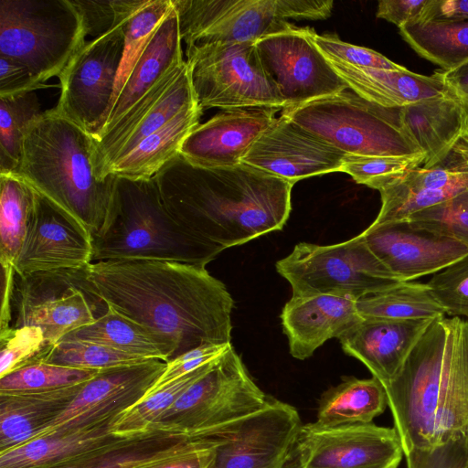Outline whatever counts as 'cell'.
<instances>
[{
	"mask_svg": "<svg viewBox=\"0 0 468 468\" xmlns=\"http://www.w3.org/2000/svg\"><path fill=\"white\" fill-rule=\"evenodd\" d=\"M94 292L126 317L176 344V357L203 346L231 342L233 299L205 267L149 260L90 263Z\"/></svg>",
	"mask_w": 468,
	"mask_h": 468,
	"instance_id": "6da1fadb",
	"label": "cell"
},
{
	"mask_svg": "<svg viewBox=\"0 0 468 468\" xmlns=\"http://www.w3.org/2000/svg\"><path fill=\"white\" fill-rule=\"evenodd\" d=\"M154 179L169 213L211 261L226 249L281 230L292 208V184L244 163L206 169L178 154Z\"/></svg>",
	"mask_w": 468,
	"mask_h": 468,
	"instance_id": "7a4b0ae2",
	"label": "cell"
},
{
	"mask_svg": "<svg viewBox=\"0 0 468 468\" xmlns=\"http://www.w3.org/2000/svg\"><path fill=\"white\" fill-rule=\"evenodd\" d=\"M384 388L404 454L450 441L468 447V321L433 319Z\"/></svg>",
	"mask_w": 468,
	"mask_h": 468,
	"instance_id": "3957f363",
	"label": "cell"
},
{
	"mask_svg": "<svg viewBox=\"0 0 468 468\" xmlns=\"http://www.w3.org/2000/svg\"><path fill=\"white\" fill-rule=\"evenodd\" d=\"M92 148V136L54 107L27 128L15 174L94 236L105 224L116 176H96Z\"/></svg>",
	"mask_w": 468,
	"mask_h": 468,
	"instance_id": "277c9868",
	"label": "cell"
},
{
	"mask_svg": "<svg viewBox=\"0 0 468 468\" xmlns=\"http://www.w3.org/2000/svg\"><path fill=\"white\" fill-rule=\"evenodd\" d=\"M92 261L149 260L206 267L202 245L165 207L153 178H115L108 216L92 236Z\"/></svg>",
	"mask_w": 468,
	"mask_h": 468,
	"instance_id": "5b68a950",
	"label": "cell"
},
{
	"mask_svg": "<svg viewBox=\"0 0 468 468\" xmlns=\"http://www.w3.org/2000/svg\"><path fill=\"white\" fill-rule=\"evenodd\" d=\"M282 114L345 154H423L402 128L399 109L370 102L350 89L285 108Z\"/></svg>",
	"mask_w": 468,
	"mask_h": 468,
	"instance_id": "8992f818",
	"label": "cell"
},
{
	"mask_svg": "<svg viewBox=\"0 0 468 468\" xmlns=\"http://www.w3.org/2000/svg\"><path fill=\"white\" fill-rule=\"evenodd\" d=\"M71 0H0V56L25 65L45 86L86 41Z\"/></svg>",
	"mask_w": 468,
	"mask_h": 468,
	"instance_id": "52a82bcc",
	"label": "cell"
},
{
	"mask_svg": "<svg viewBox=\"0 0 468 468\" xmlns=\"http://www.w3.org/2000/svg\"><path fill=\"white\" fill-rule=\"evenodd\" d=\"M182 41L189 48L210 43L255 42L290 29L293 20H324L331 0H173Z\"/></svg>",
	"mask_w": 468,
	"mask_h": 468,
	"instance_id": "ba28073f",
	"label": "cell"
},
{
	"mask_svg": "<svg viewBox=\"0 0 468 468\" xmlns=\"http://www.w3.org/2000/svg\"><path fill=\"white\" fill-rule=\"evenodd\" d=\"M292 296L329 294L357 301L402 281L372 252L361 233L344 242H301L275 264Z\"/></svg>",
	"mask_w": 468,
	"mask_h": 468,
	"instance_id": "9c48e42d",
	"label": "cell"
},
{
	"mask_svg": "<svg viewBox=\"0 0 468 468\" xmlns=\"http://www.w3.org/2000/svg\"><path fill=\"white\" fill-rule=\"evenodd\" d=\"M268 400L230 345L151 429L189 436L208 435L257 412Z\"/></svg>",
	"mask_w": 468,
	"mask_h": 468,
	"instance_id": "30bf717a",
	"label": "cell"
},
{
	"mask_svg": "<svg viewBox=\"0 0 468 468\" xmlns=\"http://www.w3.org/2000/svg\"><path fill=\"white\" fill-rule=\"evenodd\" d=\"M191 83L205 108L278 109L286 107L274 80L265 70L255 42L210 43L186 48Z\"/></svg>",
	"mask_w": 468,
	"mask_h": 468,
	"instance_id": "8fae6325",
	"label": "cell"
},
{
	"mask_svg": "<svg viewBox=\"0 0 468 468\" xmlns=\"http://www.w3.org/2000/svg\"><path fill=\"white\" fill-rule=\"evenodd\" d=\"M12 326H36L53 346L69 333L92 324L107 311L94 292L87 268L16 273Z\"/></svg>",
	"mask_w": 468,
	"mask_h": 468,
	"instance_id": "7c38bea8",
	"label": "cell"
},
{
	"mask_svg": "<svg viewBox=\"0 0 468 468\" xmlns=\"http://www.w3.org/2000/svg\"><path fill=\"white\" fill-rule=\"evenodd\" d=\"M127 23L86 40L58 77L56 110L92 137L101 131L112 99Z\"/></svg>",
	"mask_w": 468,
	"mask_h": 468,
	"instance_id": "4fadbf2b",
	"label": "cell"
},
{
	"mask_svg": "<svg viewBox=\"0 0 468 468\" xmlns=\"http://www.w3.org/2000/svg\"><path fill=\"white\" fill-rule=\"evenodd\" d=\"M403 455L394 427L313 422L302 425L284 468H398Z\"/></svg>",
	"mask_w": 468,
	"mask_h": 468,
	"instance_id": "5bb4252c",
	"label": "cell"
},
{
	"mask_svg": "<svg viewBox=\"0 0 468 468\" xmlns=\"http://www.w3.org/2000/svg\"><path fill=\"white\" fill-rule=\"evenodd\" d=\"M302 425L295 408L269 399L257 412L217 430L210 468H284Z\"/></svg>",
	"mask_w": 468,
	"mask_h": 468,
	"instance_id": "9a60e30c",
	"label": "cell"
},
{
	"mask_svg": "<svg viewBox=\"0 0 468 468\" xmlns=\"http://www.w3.org/2000/svg\"><path fill=\"white\" fill-rule=\"evenodd\" d=\"M314 33V28L294 25L255 41L261 63L279 87L285 108L349 89L315 46Z\"/></svg>",
	"mask_w": 468,
	"mask_h": 468,
	"instance_id": "2e32d148",
	"label": "cell"
},
{
	"mask_svg": "<svg viewBox=\"0 0 468 468\" xmlns=\"http://www.w3.org/2000/svg\"><path fill=\"white\" fill-rule=\"evenodd\" d=\"M198 104L185 60L168 71L108 132L93 138L96 176H109L111 165L186 108Z\"/></svg>",
	"mask_w": 468,
	"mask_h": 468,
	"instance_id": "e0dca14e",
	"label": "cell"
},
{
	"mask_svg": "<svg viewBox=\"0 0 468 468\" xmlns=\"http://www.w3.org/2000/svg\"><path fill=\"white\" fill-rule=\"evenodd\" d=\"M92 254L90 232L37 192L26 239L15 264L16 273L84 269L92 263Z\"/></svg>",
	"mask_w": 468,
	"mask_h": 468,
	"instance_id": "ac0fdd59",
	"label": "cell"
},
{
	"mask_svg": "<svg viewBox=\"0 0 468 468\" xmlns=\"http://www.w3.org/2000/svg\"><path fill=\"white\" fill-rule=\"evenodd\" d=\"M345 154L281 114L259 137L242 163L292 185L340 171Z\"/></svg>",
	"mask_w": 468,
	"mask_h": 468,
	"instance_id": "d6986e66",
	"label": "cell"
},
{
	"mask_svg": "<svg viewBox=\"0 0 468 468\" xmlns=\"http://www.w3.org/2000/svg\"><path fill=\"white\" fill-rule=\"evenodd\" d=\"M165 366V362L154 359L100 370L84 383L66 410L40 436L85 428L118 416L144 397Z\"/></svg>",
	"mask_w": 468,
	"mask_h": 468,
	"instance_id": "ffe728a7",
	"label": "cell"
},
{
	"mask_svg": "<svg viewBox=\"0 0 468 468\" xmlns=\"http://www.w3.org/2000/svg\"><path fill=\"white\" fill-rule=\"evenodd\" d=\"M372 252L402 282L434 274L468 254V247L408 221L369 226L361 232Z\"/></svg>",
	"mask_w": 468,
	"mask_h": 468,
	"instance_id": "44dd1931",
	"label": "cell"
},
{
	"mask_svg": "<svg viewBox=\"0 0 468 468\" xmlns=\"http://www.w3.org/2000/svg\"><path fill=\"white\" fill-rule=\"evenodd\" d=\"M278 109L225 110L186 138L179 154L189 164L206 169L226 168L242 163L259 137L276 120Z\"/></svg>",
	"mask_w": 468,
	"mask_h": 468,
	"instance_id": "7402d4cb",
	"label": "cell"
},
{
	"mask_svg": "<svg viewBox=\"0 0 468 468\" xmlns=\"http://www.w3.org/2000/svg\"><path fill=\"white\" fill-rule=\"evenodd\" d=\"M433 319H362L340 338L345 353L360 360L383 386L390 382Z\"/></svg>",
	"mask_w": 468,
	"mask_h": 468,
	"instance_id": "603a6c76",
	"label": "cell"
},
{
	"mask_svg": "<svg viewBox=\"0 0 468 468\" xmlns=\"http://www.w3.org/2000/svg\"><path fill=\"white\" fill-rule=\"evenodd\" d=\"M356 302L329 294L292 296L281 314L290 354L303 360L327 340L339 339L363 319Z\"/></svg>",
	"mask_w": 468,
	"mask_h": 468,
	"instance_id": "cb8c5ba5",
	"label": "cell"
},
{
	"mask_svg": "<svg viewBox=\"0 0 468 468\" xmlns=\"http://www.w3.org/2000/svg\"><path fill=\"white\" fill-rule=\"evenodd\" d=\"M399 120L426 155L423 168L444 161L468 130V114L451 91L400 108Z\"/></svg>",
	"mask_w": 468,
	"mask_h": 468,
	"instance_id": "d4e9b609",
	"label": "cell"
},
{
	"mask_svg": "<svg viewBox=\"0 0 468 468\" xmlns=\"http://www.w3.org/2000/svg\"><path fill=\"white\" fill-rule=\"evenodd\" d=\"M327 60L350 90L367 101L385 108L400 109L450 92L443 71L426 76L407 69L390 70L355 68Z\"/></svg>",
	"mask_w": 468,
	"mask_h": 468,
	"instance_id": "484cf974",
	"label": "cell"
},
{
	"mask_svg": "<svg viewBox=\"0 0 468 468\" xmlns=\"http://www.w3.org/2000/svg\"><path fill=\"white\" fill-rule=\"evenodd\" d=\"M182 38L174 9L159 25L130 72L110 109L102 128L93 138L108 132L168 71L182 64Z\"/></svg>",
	"mask_w": 468,
	"mask_h": 468,
	"instance_id": "4316f807",
	"label": "cell"
},
{
	"mask_svg": "<svg viewBox=\"0 0 468 468\" xmlns=\"http://www.w3.org/2000/svg\"><path fill=\"white\" fill-rule=\"evenodd\" d=\"M207 437L151 429L136 435L122 436L71 459L39 468H138L193 448Z\"/></svg>",
	"mask_w": 468,
	"mask_h": 468,
	"instance_id": "83f0119b",
	"label": "cell"
},
{
	"mask_svg": "<svg viewBox=\"0 0 468 468\" xmlns=\"http://www.w3.org/2000/svg\"><path fill=\"white\" fill-rule=\"evenodd\" d=\"M84 383L44 392L0 394V453L40 436Z\"/></svg>",
	"mask_w": 468,
	"mask_h": 468,
	"instance_id": "f1b7e54d",
	"label": "cell"
},
{
	"mask_svg": "<svg viewBox=\"0 0 468 468\" xmlns=\"http://www.w3.org/2000/svg\"><path fill=\"white\" fill-rule=\"evenodd\" d=\"M118 416L93 425L44 434L0 453V468H39L54 465L122 436L112 433Z\"/></svg>",
	"mask_w": 468,
	"mask_h": 468,
	"instance_id": "f546056e",
	"label": "cell"
},
{
	"mask_svg": "<svg viewBox=\"0 0 468 468\" xmlns=\"http://www.w3.org/2000/svg\"><path fill=\"white\" fill-rule=\"evenodd\" d=\"M64 338L89 341L165 363L176 357L177 349L171 337L126 317L109 305L107 311L92 324L69 333Z\"/></svg>",
	"mask_w": 468,
	"mask_h": 468,
	"instance_id": "4dcf8cb0",
	"label": "cell"
},
{
	"mask_svg": "<svg viewBox=\"0 0 468 468\" xmlns=\"http://www.w3.org/2000/svg\"><path fill=\"white\" fill-rule=\"evenodd\" d=\"M202 112L199 104L178 112L128 154L115 161L109 169V176L133 180L153 178L179 154L184 141L199 124Z\"/></svg>",
	"mask_w": 468,
	"mask_h": 468,
	"instance_id": "1f68e13d",
	"label": "cell"
},
{
	"mask_svg": "<svg viewBox=\"0 0 468 468\" xmlns=\"http://www.w3.org/2000/svg\"><path fill=\"white\" fill-rule=\"evenodd\" d=\"M387 406V393L378 378L350 377L323 394L314 423L323 428L371 423Z\"/></svg>",
	"mask_w": 468,
	"mask_h": 468,
	"instance_id": "d6a6232c",
	"label": "cell"
},
{
	"mask_svg": "<svg viewBox=\"0 0 468 468\" xmlns=\"http://www.w3.org/2000/svg\"><path fill=\"white\" fill-rule=\"evenodd\" d=\"M402 38L420 57L443 71L468 61V18H432L399 28Z\"/></svg>",
	"mask_w": 468,
	"mask_h": 468,
	"instance_id": "836d02e7",
	"label": "cell"
},
{
	"mask_svg": "<svg viewBox=\"0 0 468 468\" xmlns=\"http://www.w3.org/2000/svg\"><path fill=\"white\" fill-rule=\"evenodd\" d=\"M356 306L364 319H435L445 314L427 284L410 282L364 296Z\"/></svg>",
	"mask_w": 468,
	"mask_h": 468,
	"instance_id": "e575fe53",
	"label": "cell"
},
{
	"mask_svg": "<svg viewBox=\"0 0 468 468\" xmlns=\"http://www.w3.org/2000/svg\"><path fill=\"white\" fill-rule=\"evenodd\" d=\"M36 190L16 174H0V262L15 267L26 239Z\"/></svg>",
	"mask_w": 468,
	"mask_h": 468,
	"instance_id": "d590c367",
	"label": "cell"
},
{
	"mask_svg": "<svg viewBox=\"0 0 468 468\" xmlns=\"http://www.w3.org/2000/svg\"><path fill=\"white\" fill-rule=\"evenodd\" d=\"M42 113L35 91L0 97V174H15L29 123Z\"/></svg>",
	"mask_w": 468,
	"mask_h": 468,
	"instance_id": "8d00e7d4",
	"label": "cell"
},
{
	"mask_svg": "<svg viewBox=\"0 0 468 468\" xmlns=\"http://www.w3.org/2000/svg\"><path fill=\"white\" fill-rule=\"evenodd\" d=\"M217 358L169 383L153 394L144 397L120 413L112 425V433L119 436H132L151 430L156 420L172 406L191 384L209 369Z\"/></svg>",
	"mask_w": 468,
	"mask_h": 468,
	"instance_id": "74e56055",
	"label": "cell"
},
{
	"mask_svg": "<svg viewBox=\"0 0 468 468\" xmlns=\"http://www.w3.org/2000/svg\"><path fill=\"white\" fill-rule=\"evenodd\" d=\"M99 371L36 362L0 378V394L56 390L87 382Z\"/></svg>",
	"mask_w": 468,
	"mask_h": 468,
	"instance_id": "f35d334b",
	"label": "cell"
},
{
	"mask_svg": "<svg viewBox=\"0 0 468 468\" xmlns=\"http://www.w3.org/2000/svg\"><path fill=\"white\" fill-rule=\"evenodd\" d=\"M173 9V0H150L128 21L125 26L122 58L109 111L154 33Z\"/></svg>",
	"mask_w": 468,
	"mask_h": 468,
	"instance_id": "ab89813d",
	"label": "cell"
},
{
	"mask_svg": "<svg viewBox=\"0 0 468 468\" xmlns=\"http://www.w3.org/2000/svg\"><path fill=\"white\" fill-rule=\"evenodd\" d=\"M154 359L133 356L112 347L73 338H63L44 356L41 362L69 367L102 370L129 367Z\"/></svg>",
	"mask_w": 468,
	"mask_h": 468,
	"instance_id": "60d3db41",
	"label": "cell"
},
{
	"mask_svg": "<svg viewBox=\"0 0 468 468\" xmlns=\"http://www.w3.org/2000/svg\"><path fill=\"white\" fill-rule=\"evenodd\" d=\"M424 154L414 155L345 154L340 171L357 183L379 190L395 177L423 165Z\"/></svg>",
	"mask_w": 468,
	"mask_h": 468,
	"instance_id": "b9f144b4",
	"label": "cell"
},
{
	"mask_svg": "<svg viewBox=\"0 0 468 468\" xmlns=\"http://www.w3.org/2000/svg\"><path fill=\"white\" fill-rule=\"evenodd\" d=\"M410 226L457 240L468 247V188L410 216Z\"/></svg>",
	"mask_w": 468,
	"mask_h": 468,
	"instance_id": "7bdbcfd3",
	"label": "cell"
},
{
	"mask_svg": "<svg viewBox=\"0 0 468 468\" xmlns=\"http://www.w3.org/2000/svg\"><path fill=\"white\" fill-rule=\"evenodd\" d=\"M0 378L32 363L41 362L51 348L36 326H9L0 330Z\"/></svg>",
	"mask_w": 468,
	"mask_h": 468,
	"instance_id": "ee69618b",
	"label": "cell"
},
{
	"mask_svg": "<svg viewBox=\"0 0 468 468\" xmlns=\"http://www.w3.org/2000/svg\"><path fill=\"white\" fill-rule=\"evenodd\" d=\"M150 0H71L87 36L99 37L127 23Z\"/></svg>",
	"mask_w": 468,
	"mask_h": 468,
	"instance_id": "f6af8a7d",
	"label": "cell"
},
{
	"mask_svg": "<svg viewBox=\"0 0 468 468\" xmlns=\"http://www.w3.org/2000/svg\"><path fill=\"white\" fill-rule=\"evenodd\" d=\"M426 284L445 314L468 317V254L435 272Z\"/></svg>",
	"mask_w": 468,
	"mask_h": 468,
	"instance_id": "bcb514c9",
	"label": "cell"
},
{
	"mask_svg": "<svg viewBox=\"0 0 468 468\" xmlns=\"http://www.w3.org/2000/svg\"><path fill=\"white\" fill-rule=\"evenodd\" d=\"M314 42L329 60L355 68L403 70L404 68L380 53L341 40L335 34H314Z\"/></svg>",
	"mask_w": 468,
	"mask_h": 468,
	"instance_id": "7dc6e473",
	"label": "cell"
},
{
	"mask_svg": "<svg viewBox=\"0 0 468 468\" xmlns=\"http://www.w3.org/2000/svg\"><path fill=\"white\" fill-rule=\"evenodd\" d=\"M407 468H466L468 447L450 441L432 449H414L405 454Z\"/></svg>",
	"mask_w": 468,
	"mask_h": 468,
	"instance_id": "c3c4849f",
	"label": "cell"
},
{
	"mask_svg": "<svg viewBox=\"0 0 468 468\" xmlns=\"http://www.w3.org/2000/svg\"><path fill=\"white\" fill-rule=\"evenodd\" d=\"M230 345L199 347L186 352L166 362L164 372L144 397L153 394L169 383L211 362L221 355Z\"/></svg>",
	"mask_w": 468,
	"mask_h": 468,
	"instance_id": "681fc988",
	"label": "cell"
},
{
	"mask_svg": "<svg viewBox=\"0 0 468 468\" xmlns=\"http://www.w3.org/2000/svg\"><path fill=\"white\" fill-rule=\"evenodd\" d=\"M431 0H381L378 4L377 17L403 26L425 19Z\"/></svg>",
	"mask_w": 468,
	"mask_h": 468,
	"instance_id": "f907efd6",
	"label": "cell"
},
{
	"mask_svg": "<svg viewBox=\"0 0 468 468\" xmlns=\"http://www.w3.org/2000/svg\"><path fill=\"white\" fill-rule=\"evenodd\" d=\"M23 64L0 56V97L17 95L44 88Z\"/></svg>",
	"mask_w": 468,
	"mask_h": 468,
	"instance_id": "816d5d0a",
	"label": "cell"
},
{
	"mask_svg": "<svg viewBox=\"0 0 468 468\" xmlns=\"http://www.w3.org/2000/svg\"><path fill=\"white\" fill-rule=\"evenodd\" d=\"M217 441L216 435H210L193 448L138 468H210Z\"/></svg>",
	"mask_w": 468,
	"mask_h": 468,
	"instance_id": "f5cc1de1",
	"label": "cell"
},
{
	"mask_svg": "<svg viewBox=\"0 0 468 468\" xmlns=\"http://www.w3.org/2000/svg\"><path fill=\"white\" fill-rule=\"evenodd\" d=\"M2 266V297H1V314L0 330L10 326L12 320V295L15 283L16 271L10 264H1Z\"/></svg>",
	"mask_w": 468,
	"mask_h": 468,
	"instance_id": "db71d44e",
	"label": "cell"
},
{
	"mask_svg": "<svg viewBox=\"0 0 468 468\" xmlns=\"http://www.w3.org/2000/svg\"><path fill=\"white\" fill-rule=\"evenodd\" d=\"M432 18H468V0H431L424 20Z\"/></svg>",
	"mask_w": 468,
	"mask_h": 468,
	"instance_id": "11a10c76",
	"label": "cell"
},
{
	"mask_svg": "<svg viewBox=\"0 0 468 468\" xmlns=\"http://www.w3.org/2000/svg\"><path fill=\"white\" fill-rule=\"evenodd\" d=\"M443 76L449 90L468 114V61L454 69L443 71Z\"/></svg>",
	"mask_w": 468,
	"mask_h": 468,
	"instance_id": "9f6ffc18",
	"label": "cell"
},
{
	"mask_svg": "<svg viewBox=\"0 0 468 468\" xmlns=\"http://www.w3.org/2000/svg\"><path fill=\"white\" fill-rule=\"evenodd\" d=\"M465 136H466V137H467V139H468V130H467V132L465 133Z\"/></svg>",
	"mask_w": 468,
	"mask_h": 468,
	"instance_id": "6f0895ef",
	"label": "cell"
},
{
	"mask_svg": "<svg viewBox=\"0 0 468 468\" xmlns=\"http://www.w3.org/2000/svg\"><path fill=\"white\" fill-rule=\"evenodd\" d=\"M466 468H468V465H467V467H466Z\"/></svg>",
	"mask_w": 468,
	"mask_h": 468,
	"instance_id": "680465c9",
	"label": "cell"
}]
</instances>
